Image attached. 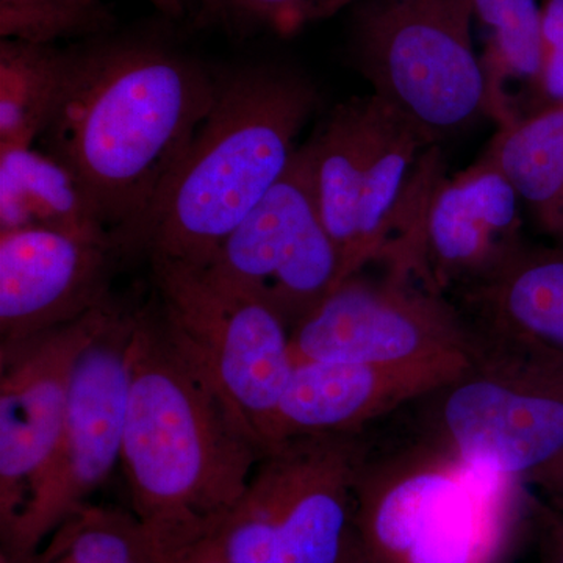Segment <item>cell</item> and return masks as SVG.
I'll use <instances>...</instances> for the list:
<instances>
[{
	"mask_svg": "<svg viewBox=\"0 0 563 563\" xmlns=\"http://www.w3.org/2000/svg\"><path fill=\"white\" fill-rule=\"evenodd\" d=\"M44 152L79 181L124 254L190 150L217 74L161 41L113 33L68 47Z\"/></svg>",
	"mask_w": 563,
	"mask_h": 563,
	"instance_id": "6da1fadb",
	"label": "cell"
},
{
	"mask_svg": "<svg viewBox=\"0 0 563 563\" xmlns=\"http://www.w3.org/2000/svg\"><path fill=\"white\" fill-rule=\"evenodd\" d=\"M265 454L210 373L166 329L157 302L136 312L121 465L133 514L163 551L217 531Z\"/></svg>",
	"mask_w": 563,
	"mask_h": 563,
	"instance_id": "7a4b0ae2",
	"label": "cell"
},
{
	"mask_svg": "<svg viewBox=\"0 0 563 563\" xmlns=\"http://www.w3.org/2000/svg\"><path fill=\"white\" fill-rule=\"evenodd\" d=\"M320 106L306 74L251 65L217 74V95L139 240L151 257L206 268L290 165Z\"/></svg>",
	"mask_w": 563,
	"mask_h": 563,
	"instance_id": "3957f363",
	"label": "cell"
},
{
	"mask_svg": "<svg viewBox=\"0 0 563 563\" xmlns=\"http://www.w3.org/2000/svg\"><path fill=\"white\" fill-rule=\"evenodd\" d=\"M520 481L468 468L407 435L369 444L355 485V539L369 563H509L529 528Z\"/></svg>",
	"mask_w": 563,
	"mask_h": 563,
	"instance_id": "277c9868",
	"label": "cell"
},
{
	"mask_svg": "<svg viewBox=\"0 0 563 563\" xmlns=\"http://www.w3.org/2000/svg\"><path fill=\"white\" fill-rule=\"evenodd\" d=\"M473 21L472 0H358L351 7L355 68L372 95L431 146L493 120Z\"/></svg>",
	"mask_w": 563,
	"mask_h": 563,
	"instance_id": "5b68a950",
	"label": "cell"
},
{
	"mask_svg": "<svg viewBox=\"0 0 563 563\" xmlns=\"http://www.w3.org/2000/svg\"><path fill=\"white\" fill-rule=\"evenodd\" d=\"M372 437L321 433L266 451L217 529L231 563H342L355 543V485Z\"/></svg>",
	"mask_w": 563,
	"mask_h": 563,
	"instance_id": "8992f818",
	"label": "cell"
},
{
	"mask_svg": "<svg viewBox=\"0 0 563 563\" xmlns=\"http://www.w3.org/2000/svg\"><path fill=\"white\" fill-rule=\"evenodd\" d=\"M410 435L476 472L520 481L563 450V368L473 358L412 402Z\"/></svg>",
	"mask_w": 563,
	"mask_h": 563,
	"instance_id": "52a82bcc",
	"label": "cell"
},
{
	"mask_svg": "<svg viewBox=\"0 0 563 563\" xmlns=\"http://www.w3.org/2000/svg\"><path fill=\"white\" fill-rule=\"evenodd\" d=\"M150 261L166 329L210 373L266 453L295 366L291 329L272 307L206 268Z\"/></svg>",
	"mask_w": 563,
	"mask_h": 563,
	"instance_id": "ba28073f",
	"label": "cell"
},
{
	"mask_svg": "<svg viewBox=\"0 0 563 563\" xmlns=\"http://www.w3.org/2000/svg\"><path fill=\"white\" fill-rule=\"evenodd\" d=\"M136 312L120 302L77 358L60 443L31 503L2 539V555L38 553L44 539L81 509L121 463Z\"/></svg>",
	"mask_w": 563,
	"mask_h": 563,
	"instance_id": "9c48e42d",
	"label": "cell"
},
{
	"mask_svg": "<svg viewBox=\"0 0 563 563\" xmlns=\"http://www.w3.org/2000/svg\"><path fill=\"white\" fill-rule=\"evenodd\" d=\"M292 362L402 365L470 355L473 340L450 296L385 268L347 277L291 329Z\"/></svg>",
	"mask_w": 563,
	"mask_h": 563,
	"instance_id": "30bf717a",
	"label": "cell"
},
{
	"mask_svg": "<svg viewBox=\"0 0 563 563\" xmlns=\"http://www.w3.org/2000/svg\"><path fill=\"white\" fill-rule=\"evenodd\" d=\"M206 269L272 307L290 329L339 287L342 262L318 207L309 141Z\"/></svg>",
	"mask_w": 563,
	"mask_h": 563,
	"instance_id": "8fae6325",
	"label": "cell"
},
{
	"mask_svg": "<svg viewBox=\"0 0 563 563\" xmlns=\"http://www.w3.org/2000/svg\"><path fill=\"white\" fill-rule=\"evenodd\" d=\"M118 306L111 296L79 320L0 344L2 539L31 503L60 443L74 365Z\"/></svg>",
	"mask_w": 563,
	"mask_h": 563,
	"instance_id": "7c38bea8",
	"label": "cell"
},
{
	"mask_svg": "<svg viewBox=\"0 0 563 563\" xmlns=\"http://www.w3.org/2000/svg\"><path fill=\"white\" fill-rule=\"evenodd\" d=\"M521 209L510 181L484 155L453 177L439 161L393 268L450 296L523 246Z\"/></svg>",
	"mask_w": 563,
	"mask_h": 563,
	"instance_id": "4fadbf2b",
	"label": "cell"
},
{
	"mask_svg": "<svg viewBox=\"0 0 563 563\" xmlns=\"http://www.w3.org/2000/svg\"><path fill=\"white\" fill-rule=\"evenodd\" d=\"M121 255L113 239L47 229L0 232V344L68 324L109 301Z\"/></svg>",
	"mask_w": 563,
	"mask_h": 563,
	"instance_id": "5bb4252c",
	"label": "cell"
},
{
	"mask_svg": "<svg viewBox=\"0 0 563 563\" xmlns=\"http://www.w3.org/2000/svg\"><path fill=\"white\" fill-rule=\"evenodd\" d=\"M472 363L470 355L402 365L296 362L274 415L268 450L292 437L365 432L372 422L457 379Z\"/></svg>",
	"mask_w": 563,
	"mask_h": 563,
	"instance_id": "9a60e30c",
	"label": "cell"
},
{
	"mask_svg": "<svg viewBox=\"0 0 563 563\" xmlns=\"http://www.w3.org/2000/svg\"><path fill=\"white\" fill-rule=\"evenodd\" d=\"M450 298L473 340V358L563 368V251L525 243Z\"/></svg>",
	"mask_w": 563,
	"mask_h": 563,
	"instance_id": "2e32d148",
	"label": "cell"
},
{
	"mask_svg": "<svg viewBox=\"0 0 563 563\" xmlns=\"http://www.w3.org/2000/svg\"><path fill=\"white\" fill-rule=\"evenodd\" d=\"M373 117V95L351 99L336 106L309 140L318 207L342 262L340 284L351 276L357 243Z\"/></svg>",
	"mask_w": 563,
	"mask_h": 563,
	"instance_id": "e0dca14e",
	"label": "cell"
},
{
	"mask_svg": "<svg viewBox=\"0 0 563 563\" xmlns=\"http://www.w3.org/2000/svg\"><path fill=\"white\" fill-rule=\"evenodd\" d=\"M483 155L510 181L533 228L563 251V102L501 125Z\"/></svg>",
	"mask_w": 563,
	"mask_h": 563,
	"instance_id": "ac0fdd59",
	"label": "cell"
},
{
	"mask_svg": "<svg viewBox=\"0 0 563 563\" xmlns=\"http://www.w3.org/2000/svg\"><path fill=\"white\" fill-rule=\"evenodd\" d=\"M21 229L113 239L76 177L33 146L0 150V232Z\"/></svg>",
	"mask_w": 563,
	"mask_h": 563,
	"instance_id": "d6986e66",
	"label": "cell"
},
{
	"mask_svg": "<svg viewBox=\"0 0 563 563\" xmlns=\"http://www.w3.org/2000/svg\"><path fill=\"white\" fill-rule=\"evenodd\" d=\"M474 21L483 25L481 55L493 103V121L501 125L517 120L512 87L521 85L529 103L542 55V5L539 0H472Z\"/></svg>",
	"mask_w": 563,
	"mask_h": 563,
	"instance_id": "ffe728a7",
	"label": "cell"
},
{
	"mask_svg": "<svg viewBox=\"0 0 563 563\" xmlns=\"http://www.w3.org/2000/svg\"><path fill=\"white\" fill-rule=\"evenodd\" d=\"M68 68L58 46L0 40V150L33 146L46 129Z\"/></svg>",
	"mask_w": 563,
	"mask_h": 563,
	"instance_id": "44dd1931",
	"label": "cell"
},
{
	"mask_svg": "<svg viewBox=\"0 0 563 563\" xmlns=\"http://www.w3.org/2000/svg\"><path fill=\"white\" fill-rule=\"evenodd\" d=\"M46 550L70 563H150L163 555L135 514L90 503L54 532Z\"/></svg>",
	"mask_w": 563,
	"mask_h": 563,
	"instance_id": "7402d4cb",
	"label": "cell"
},
{
	"mask_svg": "<svg viewBox=\"0 0 563 563\" xmlns=\"http://www.w3.org/2000/svg\"><path fill=\"white\" fill-rule=\"evenodd\" d=\"M117 29L102 0H0V38L57 46L88 41Z\"/></svg>",
	"mask_w": 563,
	"mask_h": 563,
	"instance_id": "603a6c76",
	"label": "cell"
},
{
	"mask_svg": "<svg viewBox=\"0 0 563 563\" xmlns=\"http://www.w3.org/2000/svg\"><path fill=\"white\" fill-rule=\"evenodd\" d=\"M358 0H198V21L233 36L295 35L313 22L329 20Z\"/></svg>",
	"mask_w": 563,
	"mask_h": 563,
	"instance_id": "cb8c5ba5",
	"label": "cell"
},
{
	"mask_svg": "<svg viewBox=\"0 0 563 563\" xmlns=\"http://www.w3.org/2000/svg\"><path fill=\"white\" fill-rule=\"evenodd\" d=\"M559 102H563V0H543L542 55L528 113Z\"/></svg>",
	"mask_w": 563,
	"mask_h": 563,
	"instance_id": "d4e9b609",
	"label": "cell"
},
{
	"mask_svg": "<svg viewBox=\"0 0 563 563\" xmlns=\"http://www.w3.org/2000/svg\"><path fill=\"white\" fill-rule=\"evenodd\" d=\"M529 493L528 532L536 550V563H563V510Z\"/></svg>",
	"mask_w": 563,
	"mask_h": 563,
	"instance_id": "484cf974",
	"label": "cell"
},
{
	"mask_svg": "<svg viewBox=\"0 0 563 563\" xmlns=\"http://www.w3.org/2000/svg\"><path fill=\"white\" fill-rule=\"evenodd\" d=\"M523 484L537 498L563 510V450L553 461L529 474Z\"/></svg>",
	"mask_w": 563,
	"mask_h": 563,
	"instance_id": "4316f807",
	"label": "cell"
},
{
	"mask_svg": "<svg viewBox=\"0 0 563 563\" xmlns=\"http://www.w3.org/2000/svg\"><path fill=\"white\" fill-rule=\"evenodd\" d=\"M190 563H231L217 531L207 533L190 547Z\"/></svg>",
	"mask_w": 563,
	"mask_h": 563,
	"instance_id": "83f0119b",
	"label": "cell"
},
{
	"mask_svg": "<svg viewBox=\"0 0 563 563\" xmlns=\"http://www.w3.org/2000/svg\"><path fill=\"white\" fill-rule=\"evenodd\" d=\"M144 2L151 3L155 10L161 11L166 18L179 20L187 10L188 0H144Z\"/></svg>",
	"mask_w": 563,
	"mask_h": 563,
	"instance_id": "f1b7e54d",
	"label": "cell"
},
{
	"mask_svg": "<svg viewBox=\"0 0 563 563\" xmlns=\"http://www.w3.org/2000/svg\"><path fill=\"white\" fill-rule=\"evenodd\" d=\"M190 547L191 543L177 548V550L165 551L162 563H190Z\"/></svg>",
	"mask_w": 563,
	"mask_h": 563,
	"instance_id": "f546056e",
	"label": "cell"
},
{
	"mask_svg": "<svg viewBox=\"0 0 563 563\" xmlns=\"http://www.w3.org/2000/svg\"><path fill=\"white\" fill-rule=\"evenodd\" d=\"M0 563H41L40 553L32 555H0Z\"/></svg>",
	"mask_w": 563,
	"mask_h": 563,
	"instance_id": "4dcf8cb0",
	"label": "cell"
},
{
	"mask_svg": "<svg viewBox=\"0 0 563 563\" xmlns=\"http://www.w3.org/2000/svg\"><path fill=\"white\" fill-rule=\"evenodd\" d=\"M342 563H369L366 561L365 555H363L361 547H358L357 539H355V543L352 544L350 553H347Z\"/></svg>",
	"mask_w": 563,
	"mask_h": 563,
	"instance_id": "1f68e13d",
	"label": "cell"
},
{
	"mask_svg": "<svg viewBox=\"0 0 563 563\" xmlns=\"http://www.w3.org/2000/svg\"><path fill=\"white\" fill-rule=\"evenodd\" d=\"M41 563H70L69 559L63 554H54L51 551L44 550L40 553Z\"/></svg>",
	"mask_w": 563,
	"mask_h": 563,
	"instance_id": "d6a6232c",
	"label": "cell"
}]
</instances>
